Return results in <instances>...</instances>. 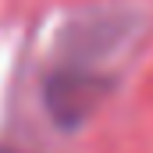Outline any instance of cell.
<instances>
[{
	"instance_id": "obj_1",
	"label": "cell",
	"mask_w": 153,
	"mask_h": 153,
	"mask_svg": "<svg viewBox=\"0 0 153 153\" xmlns=\"http://www.w3.org/2000/svg\"><path fill=\"white\" fill-rule=\"evenodd\" d=\"M143 29V14L135 7H93L75 14L61 32H57V64H75V68H100L121 53Z\"/></svg>"
},
{
	"instance_id": "obj_2",
	"label": "cell",
	"mask_w": 153,
	"mask_h": 153,
	"mask_svg": "<svg viewBox=\"0 0 153 153\" xmlns=\"http://www.w3.org/2000/svg\"><path fill=\"white\" fill-rule=\"evenodd\" d=\"M114 89V78L100 68H75V64H53V71L43 78V107L61 128H82L96 107Z\"/></svg>"
},
{
	"instance_id": "obj_3",
	"label": "cell",
	"mask_w": 153,
	"mask_h": 153,
	"mask_svg": "<svg viewBox=\"0 0 153 153\" xmlns=\"http://www.w3.org/2000/svg\"><path fill=\"white\" fill-rule=\"evenodd\" d=\"M0 153H22V150H7V146H0Z\"/></svg>"
}]
</instances>
